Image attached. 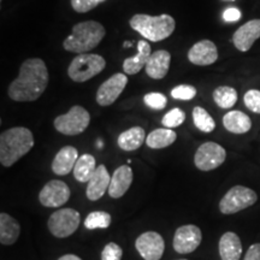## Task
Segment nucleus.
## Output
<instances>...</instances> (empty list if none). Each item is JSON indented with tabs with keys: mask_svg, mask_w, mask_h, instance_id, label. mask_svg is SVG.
Wrapping results in <instances>:
<instances>
[{
	"mask_svg": "<svg viewBox=\"0 0 260 260\" xmlns=\"http://www.w3.org/2000/svg\"><path fill=\"white\" fill-rule=\"evenodd\" d=\"M48 71L40 58L24 60L19 68L18 77L9 87V96L15 102H35L44 94L48 84Z\"/></svg>",
	"mask_w": 260,
	"mask_h": 260,
	"instance_id": "1",
	"label": "nucleus"
},
{
	"mask_svg": "<svg viewBox=\"0 0 260 260\" xmlns=\"http://www.w3.org/2000/svg\"><path fill=\"white\" fill-rule=\"evenodd\" d=\"M34 146V136L28 128L15 126L0 135V162L10 168L24 157Z\"/></svg>",
	"mask_w": 260,
	"mask_h": 260,
	"instance_id": "2",
	"label": "nucleus"
},
{
	"mask_svg": "<svg viewBox=\"0 0 260 260\" xmlns=\"http://www.w3.org/2000/svg\"><path fill=\"white\" fill-rule=\"evenodd\" d=\"M105 32V28L99 22H81L74 25L73 34L65 39L63 47L73 53H87L102 42Z\"/></svg>",
	"mask_w": 260,
	"mask_h": 260,
	"instance_id": "3",
	"label": "nucleus"
},
{
	"mask_svg": "<svg viewBox=\"0 0 260 260\" xmlns=\"http://www.w3.org/2000/svg\"><path fill=\"white\" fill-rule=\"evenodd\" d=\"M130 27L149 41L158 42L170 37L174 32L176 22L170 15L149 16L145 14L134 15L130 18Z\"/></svg>",
	"mask_w": 260,
	"mask_h": 260,
	"instance_id": "4",
	"label": "nucleus"
},
{
	"mask_svg": "<svg viewBox=\"0 0 260 260\" xmlns=\"http://www.w3.org/2000/svg\"><path fill=\"white\" fill-rule=\"evenodd\" d=\"M106 61L102 56L82 53L75 57L70 63L68 75L75 82H86L105 69Z\"/></svg>",
	"mask_w": 260,
	"mask_h": 260,
	"instance_id": "5",
	"label": "nucleus"
},
{
	"mask_svg": "<svg viewBox=\"0 0 260 260\" xmlns=\"http://www.w3.org/2000/svg\"><path fill=\"white\" fill-rule=\"evenodd\" d=\"M89 123V112L82 106L75 105L69 112L58 116L54 119V128L63 135H79L88 128Z\"/></svg>",
	"mask_w": 260,
	"mask_h": 260,
	"instance_id": "6",
	"label": "nucleus"
},
{
	"mask_svg": "<svg viewBox=\"0 0 260 260\" xmlns=\"http://www.w3.org/2000/svg\"><path fill=\"white\" fill-rule=\"evenodd\" d=\"M256 200L258 195L251 188L235 186L219 201V210L223 214H234L253 206Z\"/></svg>",
	"mask_w": 260,
	"mask_h": 260,
	"instance_id": "7",
	"label": "nucleus"
},
{
	"mask_svg": "<svg viewBox=\"0 0 260 260\" xmlns=\"http://www.w3.org/2000/svg\"><path fill=\"white\" fill-rule=\"evenodd\" d=\"M80 222L81 216L79 211L74 209H61L51 214L47 225L52 235L58 239H65L76 232Z\"/></svg>",
	"mask_w": 260,
	"mask_h": 260,
	"instance_id": "8",
	"label": "nucleus"
},
{
	"mask_svg": "<svg viewBox=\"0 0 260 260\" xmlns=\"http://www.w3.org/2000/svg\"><path fill=\"white\" fill-rule=\"evenodd\" d=\"M226 158V152L216 142H205L197 149L194 164L201 171H211L219 168Z\"/></svg>",
	"mask_w": 260,
	"mask_h": 260,
	"instance_id": "9",
	"label": "nucleus"
},
{
	"mask_svg": "<svg viewBox=\"0 0 260 260\" xmlns=\"http://www.w3.org/2000/svg\"><path fill=\"white\" fill-rule=\"evenodd\" d=\"M203 240L200 228L193 224H187L178 228L174 236V249L180 254H188L194 252L200 246Z\"/></svg>",
	"mask_w": 260,
	"mask_h": 260,
	"instance_id": "10",
	"label": "nucleus"
},
{
	"mask_svg": "<svg viewBox=\"0 0 260 260\" xmlns=\"http://www.w3.org/2000/svg\"><path fill=\"white\" fill-rule=\"evenodd\" d=\"M70 188L59 180L47 182L39 194V200L45 207H60L70 199Z\"/></svg>",
	"mask_w": 260,
	"mask_h": 260,
	"instance_id": "11",
	"label": "nucleus"
},
{
	"mask_svg": "<svg viewBox=\"0 0 260 260\" xmlns=\"http://www.w3.org/2000/svg\"><path fill=\"white\" fill-rule=\"evenodd\" d=\"M135 247L145 260H159L164 253L165 242L160 234L146 232L136 239Z\"/></svg>",
	"mask_w": 260,
	"mask_h": 260,
	"instance_id": "12",
	"label": "nucleus"
},
{
	"mask_svg": "<svg viewBox=\"0 0 260 260\" xmlns=\"http://www.w3.org/2000/svg\"><path fill=\"white\" fill-rule=\"evenodd\" d=\"M128 76H125V74H115L99 87L96 92V103L100 106L112 105L124 90Z\"/></svg>",
	"mask_w": 260,
	"mask_h": 260,
	"instance_id": "13",
	"label": "nucleus"
},
{
	"mask_svg": "<svg viewBox=\"0 0 260 260\" xmlns=\"http://www.w3.org/2000/svg\"><path fill=\"white\" fill-rule=\"evenodd\" d=\"M260 38V19H252L241 25L234 32L233 42L235 47L241 52L251 50L252 45Z\"/></svg>",
	"mask_w": 260,
	"mask_h": 260,
	"instance_id": "14",
	"label": "nucleus"
},
{
	"mask_svg": "<svg viewBox=\"0 0 260 260\" xmlns=\"http://www.w3.org/2000/svg\"><path fill=\"white\" fill-rule=\"evenodd\" d=\"M188 59L190 63L199 65V67L213 64L218 59L217 46L210 40H201L197 42L188 52Z\"/></svg>",
	"mask_w": 260,
	"mask_h": 260,
	"instance_id": "15",
	"label": "nucleus"
},
{
	"mask_svg": "<svg viewBox=\"0 0 260 260\" xmlns=\"http://www.w3.org/2000/svg\"><path fill=\"white\" fill-rule=\"evenodd\" d=\"M110 183H111V177H110L106 167L105 165H99L93 174L92 178L88 181V184H87V198L90 201L102 199L106 190H109Z\"/></svg>",
	"mask_w": 260,
	"mask_h": 260,
	"instance_id": "16",
	"label": "nucleus"
},
{
	"mask_svg": "<svg viewBox=\"0 0 260 260\" xmlns=\"http://www.w3.org/2000/svg\"><path fill=\"white\" fill-rule=\"evenodd\" d=\"M79 152L73 146H65L56 154L52 161V171L58 176H67L74 171L76 161L79 160Z\"/></svg>",
	"mask_w": 260,
	"mask_h": 260,
	"instance_id": "17",
	"label": "nucleus"
},
{
	"mask_svg": "<svg viewBox=\"0 0 260 260\" xmlns=\"http://www.w3.org/2000/svg\"><path fill=\"white\" fill-rule=\"evenodd\" d=\"M133 170L129 165H122L117 168L111 177L109 187V195L113 199H119L124 195L132 186Z\"/></svg>",
	"mask_w": 260,
	"mask_h": 260,
	"instance_id": "18",
	"label": "nucleus"
},
{
	"mask_svg": "<svg viewBox=\"0 0 260 260\" xmlns=\"http://www.w3.org/2000/svg\"><path fill=\"white\" fill-rule=\"evenodd\" d=\"M170 61L171 54L165 50L155 51L154 53L151 54L149 59L146 64L145 70L146 74L148 75L151 79L161 80L167 76L170 69Z\"/></svg>",
	"mask_w": 260,
	"mask_h": 260,
	"instance_id": "19",
	"label": "nucleus"
},
{
	"mask_svg": "<svg viewBox=\"0 0 260 260\" xmlns=\"http://www.w3.org/2000/svg\"><path fill=\"white\" fill-rule=\"evenodd\" d=\"M219 255L222 260H240L242 254V243L235 233L223 234L219 240Z\"/></svg>",
	"mask_w": 260,
	"mask_h": 260,
	"instance_id": "20",
	"label": "nucleus"
},
{
	"mask_svg": "<svg viewBox=\"0 0 260 260\" xmlns=\"http://www.w3.org/2000/svg\"><path fill=\"white\" fill-rule=\"evenodd\" d=\"M151 46L146 40H140L138 42V53L134 57L126 58L123 61V70L126 75H135L140 73L142 68L146 67L147 60L151 57Z\"/></svg>",
	"mask_w": 260,
	"mask_h": 260,
	"instance_id": "21",
	"label": "nucleus"
},
{
	"mask_svg": "<svg viewBox=\"0 0 260 260\" xmlns=\"http://www.w3.org/2000/svg\"><path fill=\"white\" fill-rule=\"evenodd\" d=\"M19 234H21V226L17 220L8 213H0V242L2 245H14L17 241Z\"/></svg>",
	"mask_w": 260,
	"mask_h": 260,
	"instance_id": "22",
	"label": "nucleus"
},
{
	"mask_svg": "<svg viewBox=\"0 0 260 260\" xmlns=\"http://www.w3.org/2000/svg\"><path fill=\"white\" fill-rule=\"evenodd\" d=\"M223 125L233 134H246L252 128V121L241 111H230L223 117Z\"/></svg>",
	"mask_w": 260,
	"mask_h": 260,
	"instance_id": "23",
	"label": "nucleus"
},
{
	"mask_svg": "<svg viewBox=\"0 0 260 260\" xmlns=\"http://www.w3.org/2000/svg\"><path fill=\"white\" fill-rule=\"evenodd\" d=\"M146 140V133L141 126H133L118 136V146L123 151L132 152L141 147Z\"/></svg>",
	"mask_w": 260,
	"mask_h": 260,
	"instance_id": "24",
	"label": "nucleus"
},
{
	"mask_svg": "<svg viewBox=\"0 0 260 260\" xmlns=\"http://www.w3.org/2000/svg\"><path fill=\"white\" fill-rule=\"evenodd\" d=\"M177 139V134L174 130L169 128H160L155 129L152 133H149L146 138V144L149 148L160 149L169 147V146L174 144Z\"/></svg>",
	"mask_w": 260,
	"mask_h": 260,
	"instance_id": "25",
	"label": "nucleus"
},
{
	"mask_svg": "<svg viewBox=\"0 0 260 260\" xmlns=\"http://www.w3.org/2000/svg\"><path fill=\"white\" fill-rule=\"evenodd\" d=\"M96 168L95 158L92 154H82L74 168V177L81 183H88Z\"/></svg>",
	"mask_w": 260,
	"mask_h": 260,
	"instance_id": "26",
	"label": "nucleus"
},
{
	"mask_svg": "<svg viewBox=\"0 0 260 260\" xmlns=\"http://www.w3.org/2000/svg\"><path fill=\"white\" fill-rule=\"evenodd\" d=\"M213 100L220 109H232L237 102V92L229 86H220L214 89Z\"/></svg>",
	"mask_w": 260,
	"mask_h": 260,
	"instance_id": "27",
	"label": "nucleus"
},
{
	"mask_svg": "<svg viewBox=\"0 0 260 260\" xmlns=\"http://www.w3.org/2000/svg\"><path fill=\"white\" fill-rule=\"evenodd\" d=\"M193 121L194 125L197 126L200 132L211 133L216 128V123L211 115L203 107L197 106L193 110Z\"/></svg>",
	"mask_w": 260,
	"mask_h": 260,
	"instance_id": "28",
	"label": "nucleus"
},
{
	"mask_svg": "<svg viewBox=\"0 0 260 260\" xmlns=\"http://www.w3.org/2000/svg\"><path fill=\"white\" fill-rule=\"evenodd\" d=\"M111 224V214L105 211H94L84 219V226L88 230L107 229Z\"/></svg>",
	"mask_w": 260,
	"mask_h": 260,
	"instance_id": "29",
	"label": "nucleus"
},
{
	"mask_svg": "<svg viewBox=\"0 0 260 260\" xmlns=\"http://www.w3.org/2000/svg\"><path fill=\"white\" fill-rule=\"evenodd\" d=\"M184 119H186V113L178 107H175L162 117L161 124L169 129L176 128V126H180L184 122Z\"/></svg>",
	"mask_w": 260,
	"mask_h": 260,
	"instance_id": "30",
	"label": "nucleus"
},
{
	"mask_svg": "<svg viewBox=\"0 0 260 260\" xmlns=\"http://www.w3.org/2000/svg\"><path fill=\"white\" fill-rule=\"evenodd\" d=\"M197 95V89L190 84H181L171 90V96L178 100H191Z\"/></svg>",
	"mask_w": 260,
	"mask_h": 260,
	"instance_id": "31",
	"label": "nucleus"
},
{
	"mask_svg": "<svg viewBox=\"0 0 260 260\" xmlns=\"http://www.w3.org/2000/svg\"><path fill=\"white\" fill-rule=\"evenodd\" d=\"M144 103L153 110H162L168 104V99L161 93H148L144 96Z\"/></svg>",
	"mask_w": 260,
	"mask_h": 260,
	"instance_id": "32",
	"label": "nucleus"
},
{
	"mask_svg": "<svg viewBox=\"0 0 260 260\" xmlns=\"http://www.w3.org/2000/svg\"><path fill=\"white\" fill-rule=\"evenodd\" d=\"M243 102L247 109L254 113H260V90L249 89L243 96Z\"/></svg>",
	"mask_w": 260,
	"mask_h": 260,
	"instance_id": "33",
	"label": "nucleus"
},
{
	"mask_svg": "<svg viewBox=\"0 0 260 260\" xmlns=\"http://www.w3.org/2000/svg\"><path fill=\"white\" fill-rule=\"evenodd\" d=\"M123 255L122 248L115 242H110L104 247L102 260H121Z\"/></svg>",
	"mask_w": 260,
	"mask_h": 260,
	"instance_id": "34",
	"label": "nucleus"
},
{
	"mask_svg": "<svg viewBox=\"0 0 260 260\" xmlns=\"http://www.w3.org/2000/svg\"><path fill=\"white\" fill-rule=\"evenodd\" d=\"M99 2L98 0H71V6L76 12L80 14H84L88 12L90 10L95 9Z\"/></svg>",
	"mask_w": 260,
	"mask_h": 260,
	"instance_id": "35",
	"label": "nucleus"
},
{
	"mask_svg": "<svg viewBox=\"0 0 260 260\" xmlns=\"http://www.w3.org/2000/svg\"><path fill=\"white\" fill-rule=\"evenodd\" d=\"M223 18L224 21L226 22H236L241 18V12H240V10L236 8H229L224 11Z\"/></svg>",
	"mask_w": 260,
	"mask_h": 260,
	"instance_id": "36",
	"label": "nucleus"
},
{
	"mask_svg": "<svg viewBox=\"0 0 260 260\" xmlns=\"http://www.w3.org/2000/svg\"><path fill=\"white\" fill-rule=\"evenodd\" d=\"M245 260H260V243H254L248 248Z\"/></svg>",
	"mask_w": 260,
	"mask_h": 260,
	"instance_id": "37",
	"label": "nucleus"
},
{
	"mask_svg": "<svg viewBox=\"0 0 260 260\" xmlns=\"http://www.w3.org/2000/svg\"><path fill=\"white\" fill-rule=\"evenodd\" d=\"M58 260H82L80 256L75 255V254H65L63 256H60Z\"/></svg>",
	"mask_w": 260,
	"mask_h": 260,
	"instance_id": "38",
	"label": "nucleus"
},
{
	"mask_svg": "<svg viewBox=\"0 0 260 260\" xmlns=\"http://www.w3.org/2000/svg\"><path fill=\"white\" fill-rule=\"evenodd\" d=\"M133 46V42L132 41H125L124 44H123V47L128 48V47H132Z\"/></svg>",
	"mask_w": 260,
	"mask_h": 260,
	"instance_id": "39",
	"label": "nucleus"
},
{
	"mask_svg": "<svg viewBox=\"0 0 260 260\" xmlns=\"http://www.w3.org/2000/svg\"><path fill=\"white\" fill-rule=\"evenodd\" d=\"M98 147H103V141H100V140H99V141H98Z\"/></svg>",
	"mask_w": 260,
	"mask_h": 260,
	"instance_id": "40",
	"label": "nucleus"
},
{
	"mask_svg": "<svg viewBox=\"0 0 260 260\" xmlns=\"http://www.w3.org/2000/svg\"><path fill=\"white\" fill-rule=\"evenodd\" d=\"M98 2H99V3H100V2H104V0H98Z\"/></svg>",
	"mask_w": 260,
	"mask_h": 260,
	"instance_id": "41",
	"label": "nucleus"
},
{
	"mask_svg": "<svg viewBox=\"0 0 260 260\" xmlns=\"http://www.w3.org/2000/svg\"><path fill=\"white\" fill-rule=\"evenodd\" d=\"M178 260H187V259H178Z\"/></svg>",
	"mask_w": 260,
	"mask_h": 260,
	"instance_id": "42",
	"label": "nucleus"
}]
</instances>
